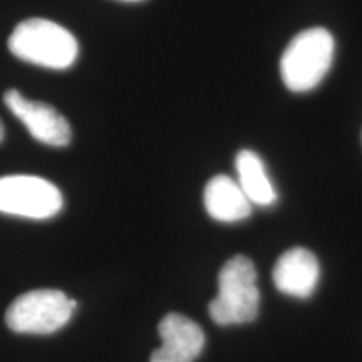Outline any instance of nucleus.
I'll return each mask as SVG.
<instances>
[{
	"mask_svg": "<svg viewBox=\"0 0 362 362\" xmlns=\"http://www.w3.org/2000/svg\"><path fill=\"white\" fill-rule=\"evenodd\" d=\"M6 106L37 141L47 146H67L71 143V126L61 112L45 103L30 101L19 90L8 89L4 96Z\"/></svg>",
	"mask_w": 362,
	"mask_h": 362,
	"instance_id": "nucleus-6",
	"label": "nucleus"
},
{
	"mask_svg": "<svg viewBox=\"0 0 362 362\" xmlns=\"http://www.w3.org/2000/svg\"><path fill=\"white\" fill-rule=\"evenodd\" d=\"M272 277L275 287L285 296L307 298L314 293L319 284V260L307 248H291L279 257Z\"/></svg>",
	"mask_w": 362,
	"mask_h": 362,
	"instance_id": "nucleus-8",
	"label": "nucleus"
},
{
	"mask_svg": "<svg viewBox=\"0 0 362 362\" xmlns=\"http://www.w3.org/2000/svg\"><path fill=\"white\" fill-rule=\"evenodd\" d=\"M2 139H4V124L2 121H0V143H2Z\"/></svg>",
	"mask_w": 362,
	"mask_h": 362,
	"instance_id": "nucleus-11",
	"label": "nucleus"
},
{
	"mask_svg": "<svg viewBox=\"0 0 362 362\" xmlns=\"http://www.w3.org/2000/svg\"><path fill=\"white\" fill-rule=\"evenodd\" d=\"M206 214L221 223H237L250 216L252 203L240 188L238 181L226 175H216L206 183L203 193Z\"/></svg>",
	"mask_w": 362,
	"mask_h": 362,
	"instance_id": "nucleus-9",
	"label": "nucleus"
},
{
	"mask_svg": "<svg viewBox=\"0 0 362 362\" xmlns=\"http://www.w3.org/2000/svg\"><path fill=\"white\" fill-rule=\"evenodd\" d=\"M259 307L255 265L245 255H235L221 267L218 296L208 305L210 317L218 325L248 324L257 319Z\"/></svg>",
	"mask_w": 362,
	"mask_h": 362,
	"instance_id": "nucleus-2",
	"label": "nucleus"
},
{
	"mask_svg": "<svg viewBox=\"0 0 362 362\" xmlns=\"http://www.w3.org/2000/svg\"><path fill=\"white\" fill-rule=\"evenodd\" d=\"M336 54L332 34L312 27L291 40L280 59V76L292 93H309L322 83Z\"/></svg>",
	"mask_w": 362,
	"mask_h": 362,
	"instance_id": "nucleus-1",
	"label": "nucleus"
},
{
	"mask_svg": "<svg viewBox=\"0 0 362 362\" xmlns=\"http://www.w3.org/2000/svg\"><path fill=\"white\" fill-rule=\"evenodd\" d=\"M161 347L149 362H194L205 347V334L194 320L181 314H168L158 325Z\"/></svg>",
	"mask_w": 362,
	"mask_h": 362,
	"instance_id": "nucleus-7",
	"label": "nucleus"
},
{
	"mask_svg": "<svg viewBox=\"0 0 362 362\" xmlns=\"http://www.w3.org/2000/svg\"><path fill=\"white\" fill-rule=\"evenodd\" d=\"M78 307L74 298L52 288L22 293L7 309L6 322L17 334H52L69 322Z\"/></svg>",
	"mask_w": 362,
	"mask_h": 362,
	"instance_id": "nucleus-4",
	"label": "nucleus"
},
{
	"mask_svg": "<svg viewBox=\"0 0 362 362\" xmlns=\"http://www.w3.org/2000/svg\"><path fill=\"white\" fill-rule=\"evenodd\" d=\"M124 2H138V0H124Z\"/></svg>",
	"mask_w": 362,
	"mask_h": 362,
	"instance_id": "nucleus-12",
	"label": "nucleus"
},
{
	"mask_svg": "<svg viewBox=\"0 0 362 362\" xmlns=\"http://www.w3.org/2000/svg\"><path fill=\"white\" fill-rule=\"evenodd\" d=\"M237 181L243 193L255 206H272L277 202V192L267 173L264 161L252 149H242L235 160Z\"/></svg>",
	"mask_w": 362,
	"mask_h": 362,
	"instance_id": "nucleus-10",
	"label": "nucleus"
},
{
	"mask_svg": "<svg viewBox=\"0 0 362 362\" xmlns=\"http://www.w3.org/2000/svg\"><path fill=\"white\" fill-rule=\"evenodd\" d=\"M8 49L21 61L49 69H67L79 56L74 35L47 19L21 22L8 37Z\"/></svg>",
	"mask_w": 362,
	"mask_h": 362,
	"instance_id": "nucleus-3",
	"label": "nucleus"
},
{
	"mask_svg": "<svg viewBox=\"0 0 362 362\" xmlns=\"http://www.w3.org/2000/svg\"><path fill=\"white\" fill-rule=\"evenodd\" d=\"M64 198L51 181L30 175L0 178V214L47 220L62 210Z\"/></svg>",
	"mask_w": 362,
	"mask_h": 362,
	"instance_id": "nucleus-5",
	"label": "nucleus"
}]
</instances>
